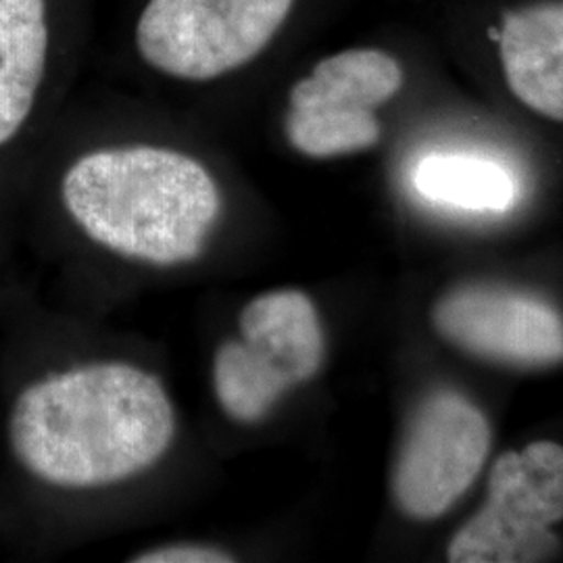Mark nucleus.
<instances>
[{
	"label": "nucleus",
	"mask_w": 563,
	"mask_h": 563,
	"mask_svg": "<svg viewBox=\"0 0 563 563\" xmlns=\"http://www.w3.org/2000/svg\"><path fill=\"white\" fill-rule=\"evenodd\" d=\"M176 437L162 380L130 363H92L25 386L9 416V444L38 481L95 488L139 476Z\"/></svg>",
	"instance_id": "1"
},
{
	"label": "nucleus",
	"mask_w": 563,
	"mask_h": 563,
	"mask_svg": "<svg viewBox=\"0 0 563 563\" xmlns=\"http://www.w3.org/2000/svg\"><path fill=\"white\" fill-rule=\"evenodd\" d=\"M60 195L92 241L163 267L199 260L222 213L220 188L201 163L157 146L90 153L65 174Z\"/></svg>",
	"instance_id": "2"
},
{
	"label": "nucleus",
	"mask_w": 563,
	"mask_h": 563,
	"mask_svg": "<svg viewBox=\"0 0 563 563\" xmlns=\"http://www.w3.org/2000/svg\"><path fill=\"white\" fill-rule=\"evenodd\" d=\"M295 0H151L136 25L142 59L180 80L205 81L255 59Z\"/></svg>",
	"instance_id": "3"
},
{
	"label": "nucleus",
	"mask_w": 563,
	"mask_h": 563,
	"mask_svg": "<svg viewBox=\"0 0 563 563\" xmlns=\"http://www.w3.org/2000/svg\"><path fill=\"white\" fill-rule=\"evenodd\" d=\"M560 520L563 446L547 441L528 444L495 463L486 504L455 534L449 562H544L560 547L551 532Z\"/></svg>",
	"instance_id": "4"
},
{
	"label": "nucleus",
	"mask_w": 563,
	"mask_h": 563,
	"mask_svg": "<svg viewBox=\"0 0 563 563\" xmlns=\"http://www.w3.org/2000/svg\"><path fill=\"white\" fill-rule=\"evenodd\" d=\"M402 86L399 60L376 48L342 51L320 60L290 90L286 136L307 157L360 153L380 141L376 109Z\"/></svg>",
	"instance_id": "5"
},
{
	"label": "nucleus",
	"mask_w": 563,
	"mask_h": 563,
	"mask_svg": "<svg viewBox=\"0 0 563 563\" xmlns=\"http://www.w3.org/2000/svg\"><path fill=\"white\" fill-rule=\"evenodd\" d=\"M490 449L488 422L457 393L432 395L416 411L393 472V495L405 516L434 520L481 474Z\"/></svg>",
	"instance_id": "6"
},
{
	"label": "nucleus",
	"mask_w": 563,
	"mask_h": 563,
	"mask_svg": "<svg viewBox=\"0 0 563 563\" xmlns=\"http://www.w3.org/2000/svg\"><path fill=\"white\" fill-rule=\"evenodd\" d=\"M432 318L446 341L481 357L526 367L563 362L562 316L530 295L467 286L441 299Z\"/></svg>",
	"instance_id": "7"
},
{
	"label": "nucleus",
	"mask_w": 563,
	"mask_h": 563,
	"mask_svg": "<svg viewBox=\"0 0 563 563\" xmlns=\"http://www.w3.org/2000/svg\"><path fill=\"white\" fill-rule=\"evenodd\" d=\"M499 55L509 90L532 111L563 121V2L507 13Z\"/></svg>",
	"instance_id": "8"
},
{
	"label": "nucleus",
	"mask_w": 563,
	"mask_h": 563,
	"mask_svg": "<svg viewBox=\"0 0 563 563\" xmlns=\"http://www.w3.org/2000/svg\"><path fill=\"white\" fill-rule=\"evenodd\" d=\"M48 46L44 0H0V146L32 113Z\"/></svg>",
	"instance_id": "9"
},
{
	"label": "nucleus",
	"mask_w": 563,
	"mask_h": 563,
	"mask_svg": "<svg viewBox=\"0 0 563 563\" xmlns=\"http://www.w3.org/2000/svg\"><path fill=\"white\" fill-rule=\"evenodd\" d=\"M241 334L269 349L299 384L322 367V323L316 305L301 290H274L253 299L242 309Z\"/></svg>",
	"instance_id": "10"
},
{
	"label": "nucleus",
	"mask_w": 563,
	"mask_h": 563,
	"mask_svg": "<svg viewBox=\"0 0 563 563\" xmlns=\"http://www.w3.org/2000/svg\"><path fill=\"white\" fill-rule=\"evenodd\" d=\"M213 383L223 411L242 423H255L282 395L297 386L290 369L263 344L225 341L216 353Z\"/></svg>",
	"instance_id": "11"
},
{
	"label": "nucleus",
	"mask_w": 563,
	"mask_h": 563,
	"mask_svg": "<svg viewBox=\"0 0 563 563\" xmlns=\"http://www.w3.org/2000/svg\"><path fill=\"white\" fill-rule=\"evenodd\" d=\"M413 181L428 201L470 211H504L518 197V181L504 165L474 155H428Z\"/></svg>",
	"instance_id": "12"
},
{
	"label": "nucleus",
	"mask_w": 563,
	"mask_h": 563,
	"mask_svg": "<svg viewBox=\"0 0 563 563\" xmlns=\"http://www.w3.org/2000/svg\"><path fill=\"white\" fill-rule=\"evenodd\" d=\"M134 563H230L234 558L216 547L205 544H169L153 551H144Z\"/></svg>",
	"instance_id": "13"
}]
</instances>
